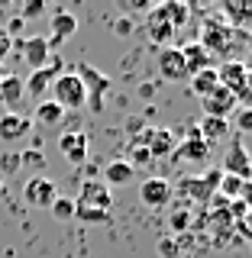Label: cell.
<instances>
[{"label":"cell","mask_w":252,"mask_h":258,"mask_svg":"<svg viewBox=\"0 0 252 258\" xmlns=\"http://www.w3.org/2000/svg\"><path fill=\"white\" fill-rule=\"evenodd\" d=\"M48 91H52L48 100H55L62 110H81V107H87V91H84V84H81V78L75 75V71H62V75L52 81Z\"/></svg>","instance_id":"1"},{"label":"cell","mask_w":252,"mask_h":258,"mask_svg":"<svg viewBox=\"0 0 252 258\" xmlns=\"http://www.w3.org/2000/svg\"><path fill=\"white\" fill-rule=\"evenodd\" d=\"M71 71H75V75L81 78V84H84L91 113H104V97L113 91V81L104 75V71H97V68H91V64H84V61H78Z\"/></svg>","instance_id":"2"},{"label":"cell","mask_w":252,"mask_h":258,"mask_svg":"<svg viewBox=\"0 0 252 258\" xmlns=\"http://www.w3.org/2000/svg\"><path fill=\"white\" fill-rule=\"evenodd\" d=\"M233 36H236V29L226 20H207L200 29V45L207 48V55H226L233 48Z\"/></svg>","instance_id":"3"},{"label":"cell","mask_w":252,"mask_h":258,"mask_svg":"<svg viewBox=\"0 0 252 258\" xmlns=\"http://www.w3.org/2000/svg\"><path fill=\"white\" fill-rule=\"evenodd\" d=\"M55 197H59V187H55V181L45 177V174H32L29 181L23 184V200L36 210H48L55 204Z\"/></svg>","instance_id":"4"},{"label":"cell","mask_w":252,"mask_h":258,"mask_svg":"<svg viewBox=\"0 0 252 258\" xmlns=\"http://www.w3.org/2000/svg\"><path fill=\"white\" fill-rule=\"evenodd\" d=\"M139 200H142V207L165 210V207L175 200V187H172V181H168V177H159V174L145 177V181L139 184Z\"/></svg>","instance_id":"5"},{"label":"cell","mask_w":252,"mask_h":258,"mask_svg":"<svg viewBox=\"0 0 252 258\" xmlns=\"http://www.w3.org/2000/svg\"><path fill=\"white\" fill-rule=\"evenodd\" d=\"M223 174H233V177H239V181H252V155H249L246 142H242V136H236V139L230 142V149H226Z\"/></svg>","instance_id":"6"},{"label":"cell","mask_w":252,"mask_h":258,"mask_svg":"<svg viewBox=\"0 0 252 258\" xmlns=\"http://www.w3.org/2000/svg\"><path fill=\"white\" fill-rule=\"evenodd\" d=\"M156 68H159L162 81H172V84H175V81H188V68H184V58H181V48H178V45L159 48Z\"/></svg>","instance_id":"7"},{"label":"cell","mask_w":252,"mask_h":258,"mask_svg":"<svg viewBox=\"0 0 252 258\" xmlns=\"http://www.w3.org/2000/svg\"><path fill=\"white\" fill-rule=\"evenodd\" d=\"M145 39H149L156 48H165V45H172V36H175V26L168 23V16L162 7H152L149 16H145Z\"/></svg>","instance_id":"8"},{"label":"cell","mask_w":252,"mask_h":258,"mask_svg":"<svg viewBox=\"0 0 252 258\" xmlns=\"http://www.w3.org/2000/svg\"><path fill=\"white\" fill-rule=\"evenodd\" d=\"M142 145L149 149V155H152V158H168V155L175 152L178 139H175V133H172L168 126H152V129H145Z\"/></svg>","instance_id":"9"},{"label":"cell","mask_w":252,"mask_h":258,"mask_svg":"<svg viewBox=\"0 0 252 258\" xmlns=\"http://www.w3.org/2000/svg\"><path fill=\"white\" fill-rule=\"evenodd\" d=\"M200 107H204V116H217V119H230V113H236V97H233L226 87L220 84L214 94L200 97Z\"/></svg>","instance_id":"10"},{"label":"cell","mask_w":252,"mask_h":258,"mask_svg":"<svg viewBox=\"0 0 252 258\" xmlns=\"http://www.w3.org/2000/svg\"><path fill=\"white\" fill-rule=\"evenodd\" d=\"M62 155L71 161V165H84L87 161V149H91V139H87L84 129H71V133H62L59 139Z\"/></svg>","instance_id":"11"},{"label":"cell","mask_w":252,"mask_h":258,"mask_svg":"<svg viewBox=\"0 0 252 258\" xmlns=\"http://www.w3.org/2000/svg\"><path fill=\"white\" fill-rule=\"evenodd\" d=\"M59 75H62V64L52 58V61L45 64V68H39V71H32L29 78H23V87H26V94H29V97H36V103H39V100H42V94L48 91V87H52V81L59 78Z\"/></svg>","instance_id":"12"},{"label":"cell","mask_w":252,"mask_h":258,"mask_svg":"<svg viewBox=\"0 0 252 258\" xmlns=\"http://www.w3.org/2000/svg\"><path fill=\"white\" fill-rule=\"evenodd\" d=\"M20 52H23V61H26L32 71L45 68V64L52 61V48H48V39H42V36H26V39L20 42Z\"/></svg>","instance_id":"13"},{"label":"cell","mask_w":252,"mask_h":258,"mask_svg":"<svg viewBox=\"0 0 252 258\" xmlns=\"http://www.w3.org/2000/svg\"><path fill=\"white\" fill-rule=\"evenodd\" d=\"M75 204H87V207H97V210H107L113 207V194L104 181H81V194Z\"/></svg>","instance_id":"14"},{"label":"cell","mask_w":252,"mask_h":258,"mask_svg":"<svg viewBox=\"0 0 252 258\" xmlns=\"http://www.w3.org/2000/svg\"><path fill=\"white\" fill-rule=\"evenodd\" d=\"M172 158L175 161H194V165H204V161L210 158V145L200 139V136H188L184 142L175 145Z\"/></svg>","instance_id":"15"},{"label":"cell","mask_w":252,"mask_h":258,"mask_svg":"<svg viewBox=\"0 0 252 258\" xmlns=\"http://www.w3.org/2000/svg\"><path fill=\"white\" fill-rule=\"evenodd\" d=\"M23 97H26L23 78H20V75H10V71H7V75L0 78V103H4V107H10V113H13L16 103H23Z\"/></svg>","instance_id":"16"},{"label":"cell","mask_w":252,"mask_h":258,"mask_svg":"<svg viewBox=\"0 0 252 258\" xmlns=\"http://www.w3.org/2000/svg\"><path fill=\"white\" fill-rule=\"evenodd\" d=\"M133 181H136V171L126 165V158H113L104 165V184L107 187H113V184L123 187V184H133Z\"/></svg>","instance_id":"17"},{"label":"cell","mask_w":252,"mask_h":258,"mask_svg":"<svg viewBox=\"0 0 252 258\" xmlns=\"http://www.w3.org/2000/svg\"><path fill=\"white\" fill-rule=\"evenodd\" d=\"M29 133V119L20 113H4L0 116V142H16Z\"/></svg>","instance_id":"18"},{"label":"cell","mask_w":252,"mask_h":258,"mask_svg":"<svg viewBox=\"0 0 252 258\" xmlns=\"http://www.w3.org/2000/svg\"><path fill=\"white\" fill-rule=\"evenodd\" d=\"M181 58H184V68H188V78H191V75H197V71H204V68H214V64H210L207 48L200 45V42H188V45H181Z\"/></svg>","instance_id":"19"},{"label":"cell","mask_w":252,"mask_h":258,"mask_svg":"<svg viewBox=\"0 0 252 258\" xmlns=\"http://www.w3.org/2000/svg\"><path fill=\"white\" fill-rule=\"evenodd\" d=\"M78 29V20L71 13H55L52 16V39H48V48H55L59 42H65V39H71Z\"/></svg>","instance_id":"20"},{"label":"cell","mask_w":252,"mask_h":258,"mask_svg":"<svg viewBox=\"0 0 252 258\" xmlns=\"http://www.w3.org/2000/svg\"><path fill=\"white\" fill-rule=\"evenodd\" d=\"M197 133H200V139H204V142L210 145V142L223 139V136L230 133V119H217V116H204V119H200V126H197Z\"/></svg>","instance_id":"21"},{"label":"cell","mask_w":252,"mask_h":258,"mask_svg":"<svg viewBox=\"0 0 252 258\" xmlns=\"http://www.w3.org/2000/svg\"><path fill=\"white\" fill-rule=\"evenodd\" d=\"M62 119H65V110L55 100H39L36 103V123L39 126H48V129H52V126H59Z\"/></svg>","instance_id":"22"},{"label":"cell","mask_w":252,"mask_h":258,"mask_svg":"<svg viewBox=\"0 0 252 258\" xmlns=\"http://www.w3.org/2000/svg\"><path fill=\"white\" fill-rule=\"evenodd\" d=\"M191 87H194V94L197 97H207V94H214L217 87H220V78H217V68H204V71H197V75H191Z\"/></svg>","instance_id":"23"},{"label":"cell","mask_w":252,"mask_h":258,"mask_svg":"<svg viewBox=\"0 0 252 258\" xmlns=\"http://www.w3.org/2000/svg\"><path fill=\"white\" fill-rule=\"evenodd\" d=\"M162 10H165L168 23H172L175 29L188 26V20H191V7H184V4H162Z\"/></svg>","instance_id":"24"},{"label":"cell","mask_w":252,"mask_h":258,"mask_svg":"<svg viewBox=\"0 0 252 258\" xmlns=\"http://www.w3.org/2000/svg\"><path fill=\"white\" fill-rule=\"evenodd\" d=\"M75 220H81V223H110V213L107 210H97V207H87V204H75Z\"/></svg>","instance_id":"25"},{"label":"cell","mask_w":252,"mask_h":258,"mask_svg":"<svg viewBox=\"0 0 252 258\" xmlns=\"http://www.w3.org/2000/svg\"><path fill=\"white\" fill-rule=\"evenodd\" d=\"M126 155H129V158H126V165L133 168V171H136V168H145V165H152V161H156V158L149 155V149H145L142 142H133Z\"/></svg>","instance_id":"26"},{"label":"cell","mask_w":252,"mask_h":258,"mask_svg":"<svg viewBox=\"0 0 252 258\" xmlns=\"http://www.w3.org/2000/svg\"><path fill=\"white\" fill-rule=\"evenodd\" d=\"M48 210H52V216H55V220H75V200H71V197H55V204L52 207H48Z\"/></svg>","instance_id":"27"},{"label":"cell","mask_w":252,"mask_h":258,"mask_svg":"<svg viewBox=\"0 0 252 258\" xmlns=\"http://www.w3.org/2000/svg\"><path fill=\"white\" fill-rule=\"evenodd\" d=\"M20 168H23L20 152H4V155H0V181H4L7 174H16Z\"/></svg>","instance_id":"28"},{"label":"cell","mask_w":252,"mask_h":258,"mask_svg":"<svg viewBox=\"0 0 252 258\" xmlns=\"http://www.w3.org/2000/svg\"><path fill=\"white\" fill-rule=\"evenodd\" d=\"M168 223H172V229L178 232V236H181V232H188V226H191V207H178Z\"/></svg>","instance_id":"29"},{"label":"cell","mask_w":252,"mask_h":258,"mask_svg":"<svg viewBox=\"0 0 252 258\" xmlns=\"http://www.w3.org/2000/svg\"><path fill=\"white\" fill-rule=\"evenodd\" d=\"M233 129H236L239 136H242V133H252V107H242V110H236Z\"/></svg>","instance_id":"30"},{"label":"cell","mask_w":252,"mask_h":258,"mask_svg":"<svg viewBox=\"0 0 252 258\" xmlns=\"http://www.w3.org/2000/svg\"><path fill=\"white\" fill-rule=\"evenodd\" d=\"M10 48H13V39L7 36V29L0 26V64H4V58L10 55Z\"/></svg>","instance_id":"31"},{"label":"cell","mask_w":252,"mask_h":258,"mask_svg":"<svg viewBox=\"0 0 252 258\" xmlns=\"http://www.w3.org/2000/svg\"><path fill=\"white\" fill-rule=\"evenodd\" d=\"M42 10H45V7H42V0H39V4H26V7H23V10H20V20L26 23L29 16H39Z\"/></svg>","instance_id":"32"},{"label":"cell","mask_w":252,"mask_h":258,"mask_svg":"<svg viewBox=\"0 0 252 258\" xmlns=\"http://www.w3.org/2000/svg\"><path fill=\"white\" fill-rule=\"evenodd\" d=\"M236 200H242V204L252 210V181H242V187H239V194H236Z\"/></svg>","instance_id":"33"},{"label":"cell","mask_w":252,"mask_h":258,"mask_svg":"<svg viewBox=\"0 0 252 258\" xmlns=\"http://www.w3.org/2000/svg\"><path fill=\"white\" fill-rule=\"evenodd\" d=\"M23 26H26V23H23V20H20V16H16V20H10V23H7V26H4V29H7V36H10V39H13V36H20V32H23Z\"/></svg>","instance_id":"34"},{"label":"cell","mask_w":252,"mask_h":258,"mask_svg":"<svg viewBox=\"0 0 252 258\" xmlns=\"http://www.w3.org/2000/svg\"><path fill=\"white\" fill-rule=\"evenodd\" d=\"M113 29H117L120 36H129V32H133V20H126V16H123V20H120V23H117Z\"/></svg>","instance_id":"35"},{"label":"cell","mask_w":252,"mask_h":258,"mask_svg":"<svg viewBox=\"0 0 252 258\" xmlns=\"http://www.w3.org/2000/svg\"><path fill=\"white\" fill-rule=\"evenodd\" d=\"M156 94V84H139V97H152Z\"/></svg>","instance_id":"36"},{"label":"cell","mask_w":252,"mask_h":258,"mask_svg":"<svg viewBox=\"0 0 252 258\" xmlns=\"http://www.w3.org/2000/svg\"><path fill=\"white\" fill-rule=\"evenodd\" d=\"M4 194H7V187H4V181H0V197H4Z\"/></svg>","instance_id":"37"},{"label":"cell","mask_w":252,"mask_h":258,"mask_svg":"<svg viewBox=\"0 0 252 258\" xmlns=\"http://www.w3.org/2000/svg\"><path fill=\"white\" fill-rule=\"evenodd\" d=\"M4 75H7V68H4V64H0V78H4Z\"/></svg>","instance_id":"38"}]
</instances>
